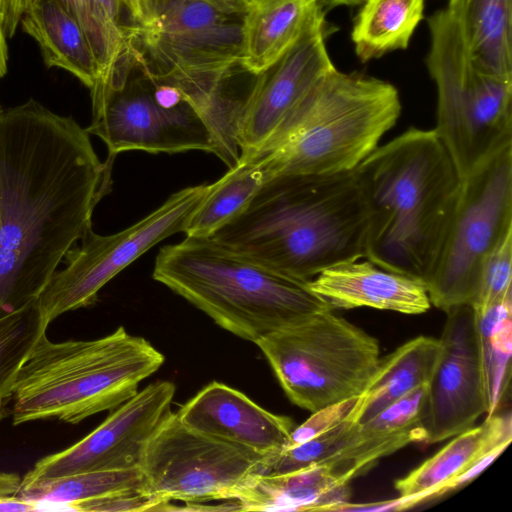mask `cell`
Masks as SVG:
<instances>
[{
    "mask_svg": "<svg viewBox=\"0 0 512 512\" xmlns=\"http://www.w3.org/2000/svg\"><path fill=\"white\" fill-rule=\"evenodd\" d=\"M113 161L70 116L34 99L0 106V318L36 304L92 228Z\"/></svg>",
    "mask_w": 512,
    "mask_h": 512,
    "instance_id": "1",
    "label": "cell"
},
{
    "mask_svg": "<svg viewBox=\"0 0 512 512\" xmlns=\"http://www.w3.org/2000/svg\"><path fill=\"white\" fill-rule=\"evenodd\" d=\"M368 208L354 172L280 174L209 238L293 279L365 259Z\"/></svg>",
    "mask_w": 512,
    "mask_h": 512,
    "instance_id": "2",
    "label": "cell"
},
{
    "mask_svg": "<svg viewBox=\"0 0 512 512\" xmlns=\"http://www.w3.org/2000/svg\"><path fill=\"white\" fill-rule=\"evenodd\" d=\"M354 172L369 214L365 259L425 282L462 183L435 130L407 129L378 146Z\"/></svg>",
    "mask_w": 512,
    "mask_h": 512,
    "instance_id": "3",
    "label": "cell"
},
{
    "mask_svg": "<svg viewBox=\"0 0 512 512\" xmlns=\"http://www.w3.org/2000/svg\"><path fill=\"white\" fill-rule=\"evenodd\" d=\"M165 357L149 341L120 326L93 340L51 341L44 333L12 388L13 425L36 420L76 424L113 410L138 392Z\"/></svg>",
    "mask_w": 512,
    "mask_h": 512,
    "instance_id": "4",
    "label": "cell"
},
{
    "mask_svg": "<svg viewBox=\"0 0 512 512\" xmlns=\"http://www.w3.org/2000/svg\"><path fill=\"white\" fill-rule=\"evenodd\" d=\"M153 278L232 334L258 342L325 310L308 282L283 275L210 238L185 237L156 256Z\"/></svg>",
    "mask_w": 512,
    "mask_h": 512,
    "instance_id": "5",
    "label": "cell"
},
{
    "mask_svg": "<svg viewBox=\"0 0 512 512\" xmlns=\"http://www.w3.org/2000/svg\"><path fill=\"white\" fill-rule=\"evenodd\" d=\"M401 109L399 92L390 82L335 67L253 154L267 159L272 177L352 171L379 146Z\"/></svg>",
    "mask_w": 512,
    "mask_h": 512,
    "instance_id": "6",
    "label": "cell"
},
{
    "mask_svg": "<svg viewBox=\"0 0 512 512\" xmlns=\"http://www.w3.org/2000/svg\"><path fill=\"white\" fill-rule=\"evenodd\" d=\"M244 13L204 0H152V19L124 27L128 50L151 79L179 88L199 107L242 64Z\"/></svg>",
    "mask_w": 512,
    "mask_h": 512,
    "instance_id": "7",
    "label": "cell"
},
{
    "mask_svg": "<svg viewBox=\"0 0 512 512\" xmlns=\"http://www.w3.org/2000/svg\"><path fill=\"white\" fill-rule=\"evenodd\" d=\"M425 63L437 90L436 134L461 179L512 144V78L480 72L446 7L427 18Z\"/></svg>",
    "mask_w": 512,
    "mask_h": 512,
    "instance_id": "8",
    "label": "cell"
},
{
    "mask_svg": "<svg viewBox=\"0 0 512 512\" xmlns=\"http://www.w3.org/2000/svg\"><path fill=\"white\" fill-rule=\"evenodd\" d=\"M255 344L290 401L311 413L361 395L380 359L378 340L332 310Z\"/></svg>",
    "mask_w": 512,
    "mask_h": 512,
    "instance_id": "9",
    "label": "cell"
},
{
    "mask_svg": "<svg viewBox=\"0 0 512 512\" xmlns=\"http://www.w3.org/2000/svg\"><path fill=\"white\" fill-rule=\"evenodd\" d=\"M512 229V144L462 179L460 197L436 264L425 286L445 313L472 304L482 265Z\"/></svg>",
    "mask_w": 512,
    "mask_h": 512,
    "instance_id": "10",
    "label": "cell"
},
{
    "mask_svg": "<svg viewBox=\"0 0 512 512\" xmlns=\"http://www.w3.org/2000/svg\"><path fill=\"white\" fill-rule=\"evenodd\" d=\"M209 189L186 187L169 196L156 210L132 226L111 235L90 228L66 254L65 268L56 271L37 300L41 318L49 324L60 315L92 305L99 291L151 247L184 232L188 220Z\"/></svg>",
    "mask_w": 512,
    "mask_h": 512,
    "instance_id": "11",
    "label": "cell"
},
{
    "mask_svg": "<svg viewBox=\"0 0 512 512\" xmlns=\"http://www.w3.org/2000/svg\"><path fill=\"white\" fill-rule=\"evenodd\" d=\"M264 457L197 432L171 412L149 440L142 462L144 492L165 510L172 500H235L259 474Z\"/></svg>",
    "mask_w": 512,
    "mask_h": 512,
    "instance_id": "12",
    "label": "cell"
},
{
    "mask_svg": "<svg viewBox=\"0 0 512 512\" xmlns=\"http://www.w3.org/2000/svg\"><path fill=\"white\" fill-rule=\"evenodd\" d=\"M91 99L92 122L86 130L106 144L109 158L133 150L216 153L213 136L195 108L189 103L176 108L162 105L154 95L152 79L131 53L108 86Z\"/></svg>",
    "mask_w": 512,
    "mask_h": 512,
    "instance_id": "13",
    "label": "cell"
},
{
    "mask_svg": "<svg viewBox=\"0 0 512 512\" xmlns=\"http://www.w3.org/2000/svg\"><path fill=\"white\" fill-rule=\"evenodd\" d=\"M175 385L158 380L122 403L87 436L38 460L21 484L82 472L140 468L147 444L172 412Z\"/></svg>",
    "mask_w": 512,
    "mask_h": 512,
    "instance_id": "14",
    "label": "cell"
},
{
    "mask_svg": "<svg viewBox=\"0 0 512 512\" xmlns=\"http://www.w3.org/2000/svg\"><path fill=\"white\" fill-rule=\"evenodd\" d=\"M446 315L422 422L424 442L430 444L471 428L488 411L474 309L471 304H463L448 310Z\"/></svg>",
    "mask_w": 512,
    "mask_h": 512,
    "instance_id": "15",
    "label": "cell"
},
{
    "mask_svg": "<svg viewBox=\"0 0 512 512\" xmlns=\"http://www.w3.org/2000/svg\"><path fill=\"white\" fill-rule=\"evenodd\" d=\"M318 5L285 53L259 73L240 134V157L259 150L309 89L335 68L327 48L333 31Z\"/></svg>",
    "mask_w": 512,
    "mask_h": 512,
    "instance_id": "16",
    "label": "cell"
},
{
    "mask_svg": "<svg viewBox=\"0 0 512 512\" xmlns=\"http://www.w3.org/2000/svg\"><path fill=\"white\" fill-rule=\"evenodd\" d=\"M176 414L197 432L263 457L285 448L295 428L291 418L273 414L217 381L203 387Z\"/></svg>",
    "mask_w": 512,
    "mask_h": 512,
    "instance_id": "17",
    "label": "cell"
},
{
    "mask_svg": "<svg viewBox=\"0 0 512 512\" xmlns=\"http://www.w3.org/2000/svg\"><path fill=\"white\" fill-rule=\"evenodd\" d=\"M308 287L332 309L369 307L416 315L431 307L422 280L384 270L367 259L329 267L308 281Z\"/></svg>",
    "mask_w": 512,
    "mask_h": 512,
    "instance_id": "18",
    "label": "cell"
},
{
    "mask_svg": "<svg viewBox=\"0 0 512 512\" xmlns=\"http://www.w3.org/2000/svg\"><path fill=\"white\" fill-rule=\"evenodd\" d=\"M442 449L395 482L393 510H403L449 492L450 483L486 454L512 439L511 416L493 414L455 435Z\"/></svg>",
    "mask_w": 512,
    "mask_h": 512,
    "instance_id": "19",
    "label": "cell"
},
{
    "mask_svg": "<svg viewBox=\"0 0 512 512\" xmlns=\"http://www.w3.org/2000/svg\"><path fill=\"white\" fill-rule=\"evenodd\" d=\"M352 478L326 461L278 475H256L241 490L242 511H335L348 502Z\"/></svg>",
    "mask_w": 512,
    "mask_h": 512,
    "instance_id": "20",
    "label": "cell"
},
{
    "mask_svg": "<svg viewBox=\"0 0 512 512\" xmlns=\"http://www.w3.org/2000/svg\"><path fill=\"white\" fill-rule=\"evenodd\" d=\"M23 30L38 43L48 67L77 77L92 89L99 66L82 27L59 0H39L22 19Z\"/></svg>",
    "mask_w": 512,
    "mask_h": 512,
    "instance_id": "21",
    "label": "cell"
},
{
    "mask_svg": "<svg viewBox=\"0 0 512 512\" xmlns=\"http://www.w3.org/2000/svg\"><path fill=\"white\" fill-rule=\"evenodd\" d=\"M446 8L476 69L512 78V0H448Z\"/></svg>",
    "mask_w": 512,
    "mask_h": 512,
    "instance_id": "22",
    "label": "cell"
},
{
    "mask_svg": "<svg viewBox=\"0 0 512 512\" xmlns=\"http://www.w3.org/2000/svg\"><path fill=\"white\" fill-rule=\"evenodd\" d=\"M321 0H246L242 66L259 74L294 43Z\"/></svg>",
    "mask_w": 512,
    "mask_h": 512,
    "instance_id": "23",
    "label": "cell"
},
{
    "mask_svg": "<svg viewBox=\"0 0 512 512\" xmlns=\"http://www.w3.org/2000/svg\"><path fill=\"white\" fill-rule=\"evenodd\" d=\"M440 349L439 339L418 336L379 359L362 395L357 421L362 424L388 405L428 384Z\"/></svg>",
    "mask_w": 512,
    "mask_h": 512,
    "instance_id": "24",
    "label": "cell"
},
{
    "mask_svg": "<svg viewBox=\"0 0 512 512\" xmlns=\"http://www.w3.org/2000/svg\"><path fill=\"white\" fill-rule=\"evenodd\" d=\"M424 10L425 0H365L351 30L358 59L366 63L406 49Z\"/></svg>",
    "mask_w": 512,
    "mask_h": 512,
    "instance_id": "25",
    "label": "cell"
},
{
    "mask_svg": "<svg viewBox=\"0 0 512 512\" xmlns=\"http://www.w3.org/2000/svg\"><path fill=\"white\" fill-rule=\"evenodd\" d=\"M272 177L267 159L259 154L239 162L209 189L188 220L186 237L209 238L236 215Z\"/></svg>",
    "mask_w": 512,
    "mask_h": 512,
    "instance_id": "26",
    "label": "cell"
},
{
    "mask_svg": "<svg viewBox=\"0 0 512 512\" xmlns=\"http://www.w3.org/2000/svg\"><path fill=\"white\" fill-rule=\"evenodd\" d=\"M144 492L141 468L93 471L18 483L14 495L40 505L61 506L68 510L73 503L111 497L124 493Z\"/></svg>",
    "mask_w": 512,
    "mask_h": 512,
    "instance_id": "27",
    "label": "cell"
},
{
    "mask_svg": "<svg viewBox=\"0 0 512 512\" xmlns=\"http://www.w3.org/2000/svg\"><path fill=\"white\" fill-rule=\"evenodd\" d=\"M488 399L487 416L497 413L511 375L512 294L475 315Z\"/></svg>",
    "mask_w": 512,
    "mask_h": 512,
    "instance_id": "28",
    "label": "cell"
},
{
    "mask_svg": "<svg viewBox=\"0 0 512 512\" xmlns=\"http://www.w3.org/2000/svg\"><path fill=\"white\" fill-rule=\"evenodd\" d=\"M47 328L37 303L0 318V414L10 403L19 369Z\"/></svg>",
    "mask_w": 512,
    "mask_h": 512,
    "instance_id": "29",
    "label": "cell"
},
{
    "mask_svg": "<svg viewBox=\"0 0 512 512\" xmlns=\"http://www.w3.org/2000/svg\"><path fill=\"white\" fill-rule=\"evenodd\" d=\"M360 424L351 418L299 445L264 457L258 475H278L327 461L359 439Z\"/></svg>",
    "mask_w": 512,
    "mask_h": 512,
    "instance_id": "30",
    "label": "cell"
},
{
    "mask_svg": "<svg viewBox=\"0 0 512 512\" xmlns=\"http://www.w3.org/2000/svg\"><path fill=\"white\" fill-rule=\"evenodd\" d=\"M85 32L99 66V79L91 90L102 91L128 47L116 41L101 20L93 0H59Z\"/></svg>",
    "mask_w": 512,
    "mask_h": 512,
    "instance_id": "31",
    "label": "cell"
},
{
    "mask_svg": "<svg viewBox=\"0 0 512 512\" xmlns=\"http://www.w3.org/2000/svg\"><path fill=\"white\" fill-rule=\"evenodd\" d=\"M427 390L428 384L417 387L360 424L359 439L413 431L423 433L422 422L426 411Z\"/></svg>",
    "mask_w": 512,
    "mask_h": 512,
    "instance_id": "32",
    "label": "cell"
},
{
    "mask_svg": "<svg viewBox=\"0 0 512 512\" xmlns=\"http://www.w3.org/2000/svg\"><path fill=\"white\" fill-rule=\"evenodd\" d=\"M512 229L485 259L472 302L475 315L512 294Z\"/></svg>",
    "mask_w": 512,
    "mask_h": 512,
    "instance_id": "33",
    "label": "cell"
},
{
    "mask_svg": "<svg viewBox=\"0 0 512 512\" xmlns=\"http://www.w3.org/2000/svg\"><path fill=\"white\" fill-rule=\"evenodd\" d=\"M361 402L362 395H359L312 412L304 423L292 430L285 448L306 442L351 418L357 420Z\"/></svg>",
    "mask_w": 512,
    "mask_h": 512,
    "instance_id": "34",
    "label": "cell"
},
{
    "mask_svg": "<svg viewBox=\"0 0 512 512\" xmlns=\"http://www.w3.org/2000/svg\"><path fill=\"white\" fill-rule=\"evenodd\" d=\"M162 506L143 491L73 503V511H148L161 510Z\"/></svg>",
    "mask_w": 512,
    "mask_h": 512,
    "instance_id": "35",
    "label": "cell"
},
{
    "mask_svg": "<svg viewBox=\"0 0 512 512\" xmlns=\"http://www.w3.org/2000/svg\"><path fill=\"white\" fill-rule=\"evenodd\" d=\"M39 0H4L2 25L6 37H12L23 15Z\"/></svg>",
    "mask_w": 512,
    "mask_h": 512,
    "instance_id": "36",
    "label": "cell"
},
{
    "mask_svg": "<svg viewBox=\"0 0 512 512\" xmlns=\"http://www.w3.org/2000/svg\"><path fill=\"white\" fill-rule=\"evenodd\" d=\"M129 16L130 24L143 26L152 19V0H120Z\"/></svg>",
    "mask_w": 512,
    "mask_h": 512,
    "instance_id": "37",
    "label": "cell"
},
{
    "mask_svg": "<svg viewBox=\"0 0 512 512\" xmlns=\"http://www.w3.org/2000/svg\"><path fill=\"white\" fill-rule=\"evenodd\" d=\"M7 61H8V48L6 42V35L3 30L2 18L0 16V79L7 72Z\"/></svg>",
    "mask_w": 512,
    "mask_h": 512,
    "instance_id": "38",
    "label": "cell"
},
{
    "mask_svg": "<svg viewBox=\"0 0 512 512\" xmlns=\"http://www.w3.org/2000/svg\"><path fill=\"white\" fill-rule=\"evenodd\" d=\"M219 8L245 13L246 0H204Z\"/></svg>",
    "mask_w": 512,
    "mask_h": 512,
    "instance_id": "39",
    "label": "cell"
},
{
    "mask_svg": "<svg viewBox=\"0 0 512 512\" xmlns=\"http://www.w3.org/2000/svg\"><path fill=\"white\" fill-rule=\"evenodd\" d=\"M365 0H321L322 6L328 12L329 10L339 6H356L361 5Z\"/></svg>",
    "mask_w": 512,
    "mask_h": 512,
    "instance_id": "40",
    "label": "cell"
},
{
    "mask_svg": "<svg viewBox=\"0 0 512 512\" xmlns=\"http://www.w3.org/2000/svg\"><path fill=\"white\" fill-rule=\"evenodd\" d=\"M3 6H4V0H0V16H1V18L3 16Z\"/></svg>",
    "mask_w": 512,
    "mask_h": 512,
    "instance_id": "41",
    "label": "cell"
}]
</instances>
